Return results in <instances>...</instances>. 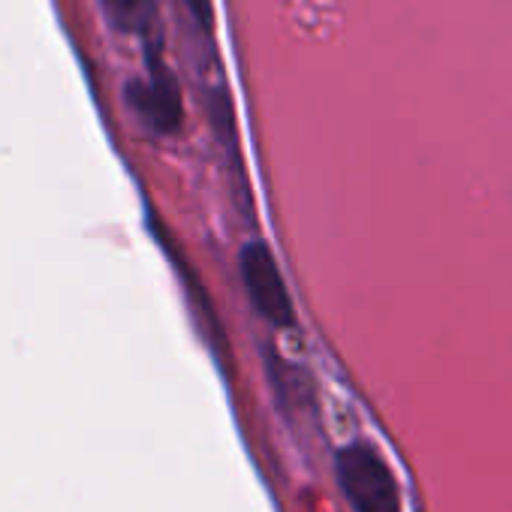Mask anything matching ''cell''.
Masks as SVG:
<instances>
[{
    "mask_svg": "<svg viewBox=\"0 0 512 512\" xmlns=\"http://www.w3.org/2000/svg\"><path fill=\"white\" fill-rule=\"evenodd\" d=\"M106 19L124 34H148L157 22V0H100Z\"/></svg>",
    "mask_w": 512,
    "mask_h": 512,
    "instance_id": "cell-4",
    "label": "cell"
},
{
    "mask_svg": "<svg viewBox=\"0 0 512 512\" xmlns=\"http://www.w3.org/2000/svg\"><path fill=\"white\" fill-rule=\"evenodd\" d=\"M238 266H241V281L247 287V296L253 308L260 311V317L278 329L296 326V308H293V299L287 293L284 275L275 263L272 250L263 241H250L241 247Z\"/></svg>",
    "mask_w": 512,
    "mask_h": 512,
    "instance_id": "cell-2",
    "label": "cell"
},
{
    "mask_svg": "<svg viewBox=\"0 0 512 512\" xmlns=\"http://www.w3.org/2000/svg\"><path fill=\"white\" fill-rule=\"evenodd\" d=\"M187 4V10H190V16L208 31L211 25H214V13H211V0H184Z\"/></svg>",
    "mask_w": 512,
    "mask_h": 512,
    "instance_id": "cell-5",
    "label": "cell"
},
{
    "mask_svg": "<svg viewBox=\"0 0 512 512\" xmlns=\"http://www.w3.org/2000/svg\"><path fill=\"white\" fill-rule=\"evenodd\" d=\"M133 109L160 133H172L181 124V94L175 79L163 64H151V79L148 82H133L127 88Z\"/></svg>",
    "mask_w": 512,
    "mask_h": 512,
    "instance_id": "cell-3",
    "label": "cell"
},
{
    "mask_svg": "<svg viewBox=\"0 0 512 512\" xmlns=\"http://www.w3.org/2000/svg\"><path fill=\"white\" fill-rule=\"evenodd\" d=\"M338 482L356 512H401L398 482L368 443H353L338 452Z\"/></svg>",
    "mask_w": 512,
    "mask_h": 512,
    "instance_id": "cell-1",
    "label": "cell"
}]
</instances>
